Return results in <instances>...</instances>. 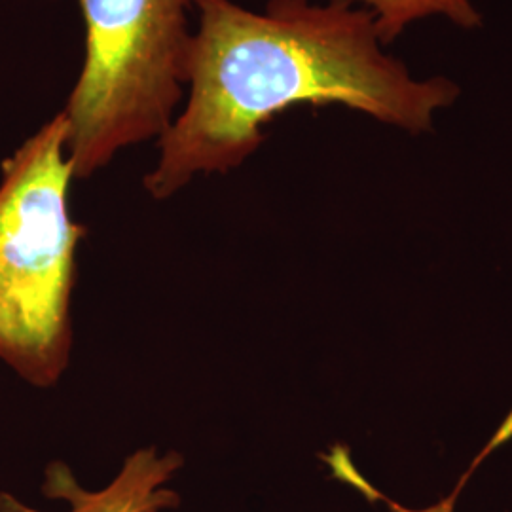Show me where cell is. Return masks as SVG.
<instances>
[{"instance_id":"1","label":"cell","mask_w":512,"mask_h":512,"mask_svg":"<svg viewBox=\"0 0 512 512\" xmlns=\"http://www.w3.org/2000/svg\"><path fill=\"white\" fill-rule=\"evenodd\" d=\"M192 6L188 97L143 181L154 200L236 169L262 145V128L298 105H342L421 133L461 93L450 78L418 80L385 54L372 14L353 0H268L262 12L234 0Z\"/></svg>"},{"instance_id":"2","label":"cell","mask_w":512,"mask_h":512,"mask_svg":"<svg viewBox=\"0 0 512 512\" xmlns=\"http://www.w3.org/2000/svg\"><path fill=\"white\" fill-rule=\"evenodd\" d=\"M73 165L63 114L2 164L0 359L37 387L71 363L76 249L86 226L71 217Z\"/></svg>"},{"instance_id":"3","label":"cell","mask_w":512,"mask_h":512,"mask_svg":"<svg viewBox=\"0 0 512 512\" xmlns=\"http://www.w3.org/2000/svg\"><path fill=\"white\" fill-rule=\"evenodd\" d=\"M84 63L61 110L74 179L124 148L160 139L183 105L194 31L192 0H76Z\"/></svg>"},{"instance_id":"4","label":"cell","mask_w":512,"mask_h":512,"mask_svg":"<svg viewBox=\"0 0 512 512\" xmlns=\"http://www.w3.org/2000/svg\"><path fill=\"white\" fill-rule=\"evenodd\" d=\"M183 456L156 448H143L131 454L122 471L99 492L84 490L71 469L55 461L46 471L42 492L71 505L69 512H160L179 505V495L165 490V484L183 467ZM0 512H42L21 505L16 497L0 494Z\"/></svg>"},{"instance_id":"5","label":"cell","mask_w":512,"mask_h":512,"mask_svg":"<svg viewBox=\"0 0 512 512\" xmlns=\"http://www.w3.org/2000/svg\"><path fill=\"white\" fill-rule=\"evenodd\" d=\"M366 8L374 23L382 46L393 44L414 21L442 16L465 31L482 27V16L473 0H353Z\"/></svg>"},{"instance_id":"6","label":"cell","mask_w":512,"mask_h":512,"mask_svg":"<svg viewBox=\"0 0 512 512\" xmlns=\"http://www.w3.org/2000/svg\"><path fill=\"white\" fill-rule=\"evenodd\" d=\"M329 463L336 475L342 476L344 480H349V482H351L355 488H359L361 492L382 499L391 512H454V497L442 499L437 505H431V507H425V509H408V507H403V505H399V503L387 499V497L380 494V492H376V490H374L368 482H365V480L359 476V473L349 465L346 456H336V452H334V454L330 456Z\"/></svg>"}]
</instances>
